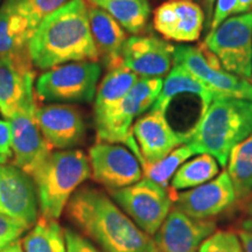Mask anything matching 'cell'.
Returning <instances> with one entry per match:
<instances>
[{"instance_id":"1","label":"cell","mask_w":252,"mask_h":252,"mask_svg":"<svg viewBox=\"0 0 252 252\" xmlns=\"http://www.w3.org/2000/svg\"><path fill=\"white\" fill-rule=\"evenodd\" d=\"M27 48L32 64L41 70L69 62H98L87 0H70L43 19L32 34Z\"/></svg>"},{"instance_id":"2","label":"cell","mask_w":252,"mask_h":252,"mask_svg":"<svg viewBox=\"0 0 252 252\" xmlns=\"http://www.w3.org/2000/svg\"><path fill=\"white\" fill-rule=\"evenodd\" d=\"M69 220L104 252H158L152 236L144 232L103 191L81 188L67 204Z\"/></svg>"},{"instance_id":"3","label":"cell","mask_w":252,"mask_h":252,"mask_svg":"<svg viewBox=\"0 0 252 252\" xmlns=\"http://www.w3.org/2000/svg\"><path fill=\"white\" fill-rule=\"evenodd\" d=\"M188 132L196 154H210L224 168L231 150L252 134V100L219 97Z\"/></svg>"},{"instance_id":"4","label":"cell","mask_w":252,"mask_h":252,"mask_svg":"<svg viewBox=\"0 0 252 252\" xmlns=\"http://www.w3.org/2000/svg\"><path fill=\"white\" fill-rule=\"evenodd\" d=\"M91 175L89 157L80 150L53 151L33 175L41 215L58 220L78 186Z\"/></svg>"},{"instance_id":"5","label":"cell","mask_w":252,"mask_h":252,"mask_svg":"<svg viewBox=\"0 0 252 252\" xmlns=\"http://www.w3.org/2000/svg\"><path fill=\"white\" fill-rule=\"evenodd\" d=\"M161 77H140L126 94L121 104L96 123V134L98 143L125 144L140 160V151L132 135L133 121L149 109H152L162 89Z\"/></svg>"},{"instance_id":"6","label":"cell","mask_w":252,"mask_h":252,"mask_svg":"<svg viewBox=\"0 0 252 252\" xmlns=\"http://www.w3.org/2000/svg\"><path fill=\"white\" fill-rule=\"evenodd\" d=\"M231 74L252 78V11L235 14L208 32L203 45Z\"/></svg>"},{"instance_id":"7","label":"cell","mask_w":252,"mask_h":252,"mask_svg":"<svg viewBox=\"0 0 252 252\" xmlns=\"http://www.w3.org/2000/svg\"><path fill=\"white\" fill-rule=\"evenodd\" d=\"M102 65L94 61L69 62L41 74L35 94L48 102H84L94 99Z\"/></svg>"},{"instance_id":"8","label":"cell","mask_w":252,"mask_h":252,"mask_svg":"<svg viewBox=\"0 0 252 252\" xmlns=\"http://www.w3.org/2000/svg\"><path fill=\"white\" fill-rule=\"evenodd\" d=\"M110 195L123 212L150 236L157 234L173 206L171 193L149 179L111 189Z\"/></svg>"},{"instance_id":"9","label":"cell","mask_w":252,"mask_h":252,"mask_svg":"<svg viewBox=\"0 0 252 252\" xmlns=\"http://www.w3.org/2000/svg\"><path fill=\"white\" fill-rule=\"evenodd\" d=\"M174 63L181 64L217 97L252 100V83L226 71L204 47L180 45L174 48Z\"/></svg>"},{"instance_id":"10","label":"cell","mask_w":252,"mask_h":252,"mask_svg":"<svg viewBox=\"0 0 252 252\" xmlns=\"http://www.w3.org/2000/svg\"><path fill=\"white\" fill-rule=\"evenodd\" d=\"M36 109L35 94L8 121L12 128L13 163L31 178L53 152L52 146L47 143L37 125Z\"/></svg>"},{"instance_id":"11","label":"cell","mask_w":252,"mask_h":252,"mask_svg":"<svg viewBox=\"0 0 252 252\" xmlns=\"http://www.w3.org/2000/svg\"><path fill=\"white\" fill-rule=\"evenodd\" d=\"M89 162L94 180L109 190L133 185L144 175L135 154L119 144L97 141L89 150Z\"/></svg>"},{"instance_id":"12","label":"cell","mask_w":252,"mask_h":252,"mask_svg":"<svg viewBox=\"0 0 252 252\" xmlns=\"http://www.w3.org/2000/svg\"><path fill=\"white\" fill-rule=\"evenodd\" d=\"M175 208L197 220H213L234 204L236 194L226 171L213 180L182 193L171 194Z\"/></svg>"},{"instance_id":"13","label":"cell","mask_w":252,"mask_h":252,"mask_svg":"<svg viewBox=\"0 0 252 252\" xmlns=\"http://www.w3.org/2000/svg\"><path fill=\"white\" fill-rule=\"evenodd\" d=\"M132 135L139 147L141 167L159 161L190 138L189 132H176L167 121L166 112L156 109L137 119L132 126Z\"/></svg>"},{"instance_id":"14","label":"cell","mask_w":252,"mask_h":252,"mask_svg":"<svg viewBox=\"0 0 252 252\" xmlns=\"http://www.w3.org/2000/svg\"><path fill=\"white\" fill-rule=\"evenodd\" d=\"M216 230L214 220L193 219L174 207L154 235V242L158 252H198Z\"/></svg>"},{"instance_id":"15","label":"cell","mask_w":252,"mask_h":252,"mask_svg":"<svg viewBox=\"0 0 252 252\" xmlns=\"http://www.w3.org/2000/svg\"><path fill=\"white\" fill-rule=\"evenodd\" d=\"M39 213L34 181L17 166L0 165V214L20 220L31 228Z\"/></svg>"},{"instance_id":"16","label":"cell","mask_w":252,"mask_h":252,"mask_svg":"<svg viewBox=\"0 0 252 252\" xmlns=\"http://www.w3.org/2000/svg\"><path fill=\"white\" fill-rule=\"evenodd\" d=\"M174 46L157 36L127 37L122 49V64L141 77H162L174 64Z\"/></svg>"},{"instance_id":"17","label":"cell","mask_w":252,"mask_h":252,"mask_svg":"<svg viewBox=\"0 0 252 252\" xmlns=\"http://www.w3.org/2000/svg\"><path fill=\"white\" fill-rule=\"evenodd\" d=\"M203 8L195 0H168L153 13L156 31L167 40L194 42L204 30Z\"/></svg>"},{"instance_id":"18","label":"cell","mask_w":252,"mask_h":252,"mask_svg":"<svg viewBox=\"0 0 252 252\" xmlns=\"http://www.w3.org/2000/svg\"><path fill=\"white\" fill-rule=\"evenodd\" d=\"M41 133L52 149L67 150L80 144L86 125L81 112L68 104H49L36 109Z\"/></svg>"},{"instance_id":"19","label":"cell","mask_w":252,"mask_h":252,"mask_svg":"<svg viewBox=\"0 0 252 252\" xmlns=\"http://www.w3.org/2000/svg\"><path fill=\"white\" fill-rule=\"evenodd\" d=\"M32 65L30 58L0 60V112L8 121L35 96Z\"/></svg>"},{"instance_id":"20","label":"cell","mask_w":252,"mask_h":252,"mask_svg":"<svg viewBox=\"0 0 252 252\" xmlns=\"http://www.w3.org/2000/svg\"><path fill=\"white\" fill-rule=\"evenodd\" d=\"M90 30L99 60L109 70L122 64V49L127 35L109 13L94 5H88Z\"/></svg>"},{"instance_id":"21","label":"cell","mask_w":252,"mask_h":252,"mask_svg":"<svg viewBox=\"0 0 252 252\" xmlns=\"http://www.w3.org/2000/svg\"><path fill=\"white\" fill-rule=\"evenodd\" d=\"M33 33L34 28L20 12L17 0H4L0 6V60L30 58L27 46Z\"/></svg>"},{"instance_id":"22","label":"cell","mask_w":252,"mask_h":252,"mask_svg":"<svg viewBox=\"0 0 252 252\" xmlns=\"http://www.w3.org/2000/svg\"><path fill=\"white\" fill-rule=\"evenodd\" d=\"M182 94H190L200 98L201 104H202L201 113L206 111L214 99L219 98L190 71H188L181 64L174 63L171 71L168 72V76L163 81L162 89L152 109L161 110L166 112L174 97Z\"/></svg>"},{"instance_id":"23","label":"cell","mask_w":252,"mask_h":252,"mask_svg":"<svg viewBox=\"0 0 252 252\" xmlns=\"http://www.w3.org/2000/svg\"><path fill=\"white\" fill-rule=\"evenodd\" d=\"M137 81L138 75L124 65L109 70L97 88L94 96V124L115 111Z\"/></svg>"},{"instance_id":"24","label":"cell","mask_w":252,"mask_h":252,"mask_svg":"<svg viewBox=\"0 0 252 252\" xmlns=\"http://www.w3.org/2000/svg\"><path fill=\"white\" fill-rule=\"evenodd\" d=\"M90 5L104 9L128 33L145 31L151 15L149 0H87Z\"/></svg>"},{"instance_id":"25","label":"cell","mask_w":252,"mask_h":252,"mask_svg":"<svg viewBox=\"0 0 252 252\" xmlns=\"http://www.w3.org/2000/svg\"><path fill=\"white\" fill-rule=\"evenodd\" d=\"M226 172L234 186L236 200L252 196V134L236 145L230 152Z\"/></svg>"},{"instance_id":"26","label":"cell","mask_w":252,"mask_h":252,"mask_svg":"<svg viewBox=\"0 0 252 252\" xmlns=\"http://www.w3.org/2000/svg\"><path fill=\"white\" fill-rule=\"evenodd\" d=\"M220 174V163L210 154H198L194 159L182 163L171 180L173 193L187 190L213 180ZM171 193V194H173Z\"/></svg>"},{"instance_id":"27","label":"cell","mask_w":252,"mask_h":252,"mask_svg":"<svg viewBox=\"0 0 252 252\" xmlns=\"http://www.w3.org/2000/svg\"><path fill=\"white\" fill-rule=\"evenodd\" d=\"M25 252H67L64 229L58 220L37 217L34 228L23 241Z\"/></svg>"},{"instance_id":"28","label":"cell","mask_w":252,"mask_h":252,"mask_svg":"<svg viewBox=\"0 0 252 252\" xmlns=\"http://www.w3.org/2000/svg\"><path fill=\"white\" fill-rule=\"evenodd\" d=\"M196 154V151L189 143L176 147L171 153L167 154L159 161L153 163H145L143 166V173L145 179L156 182L157 185L166 188L171 182L172 178L180 168L182 163L187 161L189 158Z\"/></svg>"},{"instance_id":"29","label":"cell","mask_w":252,"mask_h":252,"mask_svg":"<svg viewBox=\"0 0 252 252\" xmlns=\"http://www.w3.org/2000/svg\"><path fill=\"white\" fill-rule=\"evenodd\" d=\"M69 1L70 0H17L19 9L30 20L34 31L43 19Z\"/></svg>"},{"instance_id":"30","label":"cell","mask_w":252,"mask_h":252,"mask_svg":"<svg viewBox=\"0 0 252 252\" xmlns=\"http://www.w3.org/2000/svg\"><path fill=\"white\" fill-rule=\"evenodd\" d=\"M198 252H245L232 230H216L203 242Z\"/></svg>"},{"instance_id":"31","label":"cell","mask_w":252,"mask_h":252,"mask_svg":"<svg viewBox=\"0 0 252 252\" xmlns=\"http://www.w3.org/2000/svg\"><path fill=\"white\" fill-rule=\"evenodd\" d=\"M28 229L30 226L20 220L0 214V249L17 241Z\"/></svg>"},{"instance_id":"32","label":"cell","mask_w":252,"mask_h":252,"mask_svg":"<svg viewBox=\"0 0 252 252\" xmlns=\"http://www.w3.org/2000/svg\"><path fill=\"white\" fill-rule=\"evenodd\" d=\"M67 252H102L84 236L70 229H64Z\"/></svg>"},{"instance_id":"33","label":"cell","mask_w":252,"mask_h":252,"mask_svg":"<svg viewBox=\"0 0 252 252\" xmlns=\"http://www.w3.org/2000/svg\"><path fill=\"white\" fill-rule=\"evenodd\" d=\"M236 7H237V0H216L209 31L216 30L223 21H225L232 14L235 15Z\"/></svg>"},{"instance_id":"34","label":"cell","mask_w":252,"mask_h":252,"mask_svg":"<svg viewBox=\"0 0 252 252\" xmlns=\"http://www.w3.org/2000/svg\"><path fill=\"white\" fill-rule=\"evenodd\" d=\"M236 235L241 241L245 252H252V219L247 217L239 220L236 225Z\"/></svg>"},{"instance_id":"35","label":"cell","mask_w":252,"mask_h":252,"mask_svg":"<svg viewBox=\"0 0 252 252\" xmlns=\"http://www.w3.org/2000/svg\"><path fill=\"white\" fill-rule=\"evenodd\" d=\"M12 154V128L8 121H0V156L11 158Z\"/></svg>"},{"instance_id":"36","label":"cell","mask_w":252,"mask_h":252,"mask_svg":"<svg viewBox=\"0 0 252 252\" xmlns=\"http://www.w3.org/2000/svg\"><path fill=\"white\" fill-rule=\"evenodd\" d=\"M216 0H202L203 12L206 20H204V30L209 31L210 24H212V19L214 14V6H215Z\"/></svg>"},{"instance_id":"37","label":"cell","mask_w":252,"mask_h":252,"mask_svg":"<svg viewBox=\"0 0 252 252\" xmlns=\"http://www.w3.org/2000/svg\"><path fill=\"white\" fill-rule=\"evenodd\" d=\"M252 11V0H237L235 14H243Z\"/></svg>"},{"instance_id":"38","label":"cell","mask_w":252,"mask_h":252,"mask_svg":"<svg viewBox=\"0 0 252 252\" xmlns=\"http://www.w3.org/2000/svg\"><path fill=\"white\" fill-rule=\"evenodd\" d=\"M0 252H25V251L23 248V243H21L19 239H17V241L12 242V243H9L8 245H6V247L0 249Z\"/></svg>"},{"instance_id":"39","label":"cell","mask_w":252,"mask_h":252,"mask_svg":"<svg viewBox=\"0 0 252 252\" xmlns=\"http://www.w3.org/2000/svg\"><path fill=\"white\" fill-rule=\"evenodd\" d=\"M244 213L247 214L248 217L252 219V196L249 197L244 204Z\"/></svg>"},{"instance_id":"40","label":"cell","mask_w":252,"mask_h":252,"mask_svg":"<svg viewBox=\"0 0 252 252\" xmlns=\"http://www.w3.org/2000/svg\"><path fill=\"white\" fill-rule=\"evenodd\" d=\"M7 159H8L7 157L0 156V165H2V163H6V161H7Z\"/></svg>"},{"instance_id":"41","label":"cell","mask_w":252,"mask_h":252,"mask_svg":"<svg viewBox=\"0 0 252 252\" xmlns=\"http://www.w3.org/2000/svg\"><path fill=\"white\" fill-rule=\"evenodd\" d=\"M251 83H252V78H251Z\"/></svg>"}]
</instances>
